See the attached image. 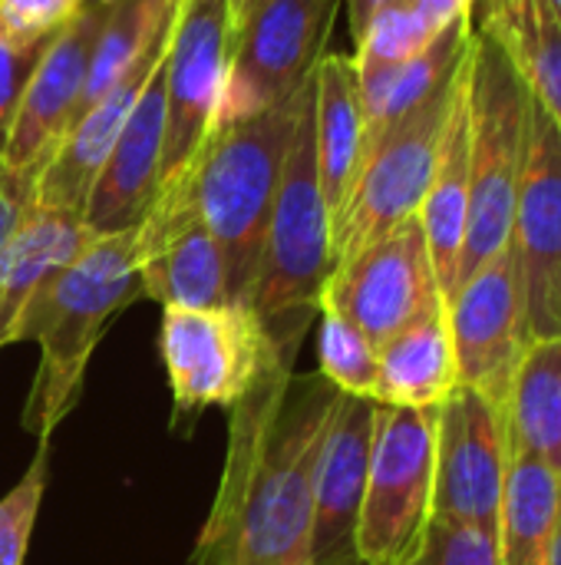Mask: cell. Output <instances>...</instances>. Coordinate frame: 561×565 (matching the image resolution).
Segmentation results:
<instances>
[{
    "mask_svg": "<svg viewBox=\"0 0 561 565\" xmlns=\"http://www.w3.org/2000/svg\"><path fill=\"white\" fill-rule=\"evenodd\" d=\"M86 0H0V36L17 46H43Z\"/></svg>",
    "mask_w": 561,
    "mask_h": 565,
    "instance_id": "cell-33",
    "label": "cell"
},
{
    "mask_svg": "<svg viewBox=\"0 0 561 565\" xmlns=\"http://www.w3.org/2000/svg\"><path fill=\"white\" fill-rule=\"evenodd\" d=\"M337 10L341 0L251 3L231 30L228 79L215 126L265 113L301 93L324 56Z\"/></svg>",
    "mask_w": 561,
    "mask_h": 565,
    "instance_id": "cell-9",
    "label": "cell"
},
{
    "mask_svg": "<svg viewBox=\"0 0 561 565\" xmlns=\"http://www.w3.org/2000/svg\"><path fill=\"white\" fill-rule=\"evenodd\" d=\"M456 384L460 381L446 305L427 311L377 348V404L427 411L440 407Z\"/></svg>",
    "mask_w": 561,
    "mask_h": 565,
    "instance_id": "cell-22",
    "label": "cell"
},
{
    "mask_svg": "<svg viewBox=\"0 0 561 565\" xmlns=\"http://www.w3.org/2000/svg\"><path fill=\"white\" fill-rule=\"evenodd\" d=\"M103 17L106 0H86L79 13L66 26H60L36 53V63L23 83L20 103L7 126V139L0 149L3 169L36 182L60 139L76 122Z\"/></svg>",
    "mask_w": 561,
    "mask_h": 565,
    "instance_id": "cell-15",
    "label": "cell"
},
{
    "mask_svg": "<svg viewBox=\"0 0 561 565\" xmlns=\"http://www.w3.org/2000/svg\"><path fill=\"white\" fill-rule=\"evenodd\" d=\"M549 3L555 7V13H559V17H561V0H549Z\"/></svg>",
    "mask_w": 561,
    "mask_h": 565,
    "instance_id": "cell-40",
    "label": "cell"
},
{
    "mask_svg": "<svg viewBox=\"0 0 561 565\" xmlns=\"http://www.w3.org/2000/svg\"><path fill=\"white\" fill-rule=\"evenodd\" d=\"M89 228L76 215L30 205L0 255V351L13 344L17 321L33 291L60 271L86 242Z\"/></svg>",
    "mask_w": 561,
    "mask_h": 565,
    "instance_id": "cell-23",
    "label": "cell"
},
{
    "mask_svg": "<svg viewBox=\"0 0 561 565\" xmlns=\"http://www.w3.org/2000/svg\"><path fill=\"white\" fill-rule=\"evenodd\" d=\"M321 331H317V371L350 397H370L377 387V348L367 334L341 315L334 305H317Z\"/></svg>",
    "mask_w": 561,
    "mask_h": 565,
    "instance_id": "cell-29",
    "label": "cell"
},
{
    "mask_svg": "<svg viewBox=\"0 0 561 565\" xmlns=\"http://www.w3.org/2000/svg\"><path fill=\"white\" fill-rule=\"evenodd\" d=\"M321 301L347 315L374 348L446 305L420 218H407L354 258L341 262L331 271Z\"/></svg>",
    "mask_w": 561,
    "mask_h": 565,
    "instance_id": "cell-13",
    "label": "cell"
},
{
    "mask_svg": "<svg viewBox=\"0 0 561 565\" xmlns=\"http://www.w3.org/2000/svg\"><path fill=\"white\" fill-rule=\"evenodd\" d=\"M463 63L453 79L443 83L430 99H423L417 109H410L387 129L367 136L354 185L331 222L334 268L420 212L433 179L453 96L463 79Z\"/></svg>",
    "mask_w": 561,
    "mask_h": 565,
    "instance_id": "cell-6",
    "label": "cell"
},
{
    "mask_svg": "<svg viewBox=\"0 0 561 565\" xmlns=\"http://www.w3.org/2000/svg\"><path fill=\"white\" fill-rule=\"evenodd\" d=\"M410 3L427 20V26L440 33L443 26L463 20V17H473V10H476L479 0H410Z\"/></svg>",
    "mask_w": 561,
    "mask_h": 565,
    "instance_id": "cell-36",
    "label": "cell"
},
{
    "mask_svg": "<svg viewBox=\"0 0 561 565\" xmlns=\"http://www.w3.org/2000/svg\"><path fill=\"white\" fill-rule=\"evenodd\" d=\"M561 477L546 463L509 454L506 493L499 513V565H549L559 516Z\"/></svg>",
    "mask_w": 561,
    "mask_h": 565,
    "instance_id": "cell-27",
    "label": "cell"
},
{
    "mask_svg": "<svg viewBox=\"0 0 561 565\" xmlns=\"http://www.w3.org/2000/svg\"><path fill=\"white\" fill-rule=\"evenodd\" d=\"M364 146L367 116L357 60L347 53H324L314 70V156L331 222L354 185Z\"/></svg>",
    "mask_w": 561,
    "mask_h": 565,
    "instance_id": "cell-21",
    "label": "cell"
},
{
    "mask_svg": "<svg viewBox=\"0 0 561 565\" xmlns=\"http://www.w3.org/2000/svg\"><path fill=\"white\" fill-rule=\"evenodd\" d=\"M30 205H33V179L0 166V255Z\"/></svg>",
    "mask_w": 561,
    "mask_h": 565,
    "instance_id": "cell-35",
    "label": "cell"
},
{
    "mask_svg": "<svg viewBox=\"0 0 561 565\" xmlns=\"http://www.w3.org/2000/svg\"><path fill=\"white\" fill-rule=\"evenodd\" d=\"M473 30H476L473 17H463V20L443 26L417 56H410L397 66L357 70L364 116H367V136L387 129L390 122H397L400 116L417 109L423 99H430L443 83H450L473 43Z\"/></svg>",
    "mask_w": 561,
    "mask_h": 565,
    "instance_id": "cell-24",
    "label": "cell"
},
{
    "mask_svg": "<svg viewBox=\"0 0 561 565\" xmlns=\"http://www.w3.org/2000/svg\"><path fill=\"white\" fill-rule=\"evenodd\" d=\"M228 3H231V20H238V17H241L251 3H258V0H228Z\"/></svg>",
    "mask_w": 561,
    "mask_h": 565,
    "instance_id": "cell-39",
    "label": "cell"
},
{
    "mask_svg": "<svg viewBox=\"0 0 561 565\" xmlns=\"http://www.w3.org/2000/svg\"><path fill=\"white\" fill-rule=\"evenodd\" d=\"M470 99V222L456 288L479 265L499 255L513 235V215L529 149L532 93L509 53L483 30H473L466 60Z\"/></svg>",
    "mask_w": 561,
    "mask_h": 565,
    "instance_id": "cell-5",
    "label": "cell"
},
{
    "mask_svg": "<svg viewBox=\"0 0 561 565\" xmlns=\"http://www.w3.org/2000/svg\"><path fill=\"white\" fill-rule=\"evenodd\" d=\"M436 407L377 404L367 487L357 520L360 565H400L420 546L433 520Z\"/></svg>",
    "mask_w": 561,
    "mask_h": 565,
    "instance_id": "cell-8",
    "label": "cell"
},
{
    "mask_svg": "<svg viewBox=\"0 0 561 565\" xmlns=\"http://www.w3.org/2000/svg\"><path fill=\"white\" fill-rule=\"evenodd\" d=\"M483 26L561 129V17L549 0H483Z\"/></svg>",
    "mask_w": 561,
    "mask_h": 565,
    "instance_id": "cell-25",
    "label": "cell"
},
{
    "mask_svg": "<svg viewBox=\"0 0 561 565\" xmlns=\"http://www.w3.org/2000/svg\"><path fill=\"white\" fill-rule=\"evenodd\" d=\"M509 245L519 268L526 344L561 338V129L536 99Z\"/></svg>",
    "mask_w": 561,
    "mask_h": 565,
    "instance_id": "cell-12",
    "label": "cell"
},
{
    "mask_svg": "<svg viewBox=\"0 0 561 565\" xmlns=\"http://www.w3.org/2000/svg\"><path fill=\"white\" fill-rule=\"evenodd\" d=\"M308 83L301 93L265 113L218 122L198 156L188 162L198 212L225 252L231 305H251L271 202L294 139Z\"/></svg>",
    "mask_w": 561,
    "mask_h": 565,
    "instance_id": "cell-3",
    "label": "cell"
},
{
    "mask_svg": "<svg viewBox=\"0 0 561 565\" xmlns=\"http://www.w3.org/2000/svg\"><path fill=\"white\" fill-rule=\"evenodd\" d=\"M446 321L456 354V381L506 411L526 351L522 295L513 245H506L466 281H460V288L446 301Z\"/></svg>",
    "mask_w": 561,
    "mask_h": 565,
    "instance_id": "cell-16",
    "label": "cell"
},
{
    "mask_svg": "<svg viewBox=\"0 0 561 565\" xmlns=\"http://www.w3.org/2000/svg\"><path fill=\"white\" fill-rule=\"evenodd\" d=\"M165 56L149 73L126 116V126L93 182L83 209V225L89 235H112L136 228L162 189L165 159Z\"/></svg>",
    "mask_w": 561,
    "mask_h": 565,
    "instance_id": "cell-18",
    "label": "cell"
},
{
    "mask_svg": "<svg viewBox=\"0 0 561 565\" xmlns=\"http://www.w3.org/2000/svg\"><path fill=\"white\" fill-rule=\"evenodd\" d=\"M509 470L506 411L473 387L456 384L436 407L433 437V520L499 533Z\"/></svg>",
    "mask_w": 561,
    "mask_h": 565,
    "instance_id": "cell-10",
    "label": "cell"
},
{
    "mask_svg": "<svg viewBox=\"0 0 561 565\" xmlns=\"http://www.w3.org/2000/svg\"><path fill=\"white\" fill-rule=\"evenodd\" d=\"M179 0H106L89 73L79 99V113L106 96L172 26Z\"/></svg>",
    "mask_w": 561,
    "mask_h": 565,
    "instance_id": "cell-28",
    "label": "cell"
},
{
    "mask_svg": "<svg viewBox=\"0 0 561 565\" xmlns=\"http://www.w3.org/2000/svg\"><path fill=\"white\" fill-rule=\"evenodd\" d=\"M159 348L175 404L172 427L182 434L208 407L228 411L241 401L265 367L281 358L248 305L162 308Z\"/></svg>",
    "mask_w": 561,
    "mask_h": 565,
    "instance_id": "cell-7",
    "label": "cell"
},
{
    "mask_svg": "<svg viewBox=\"0 0 561 565\" xmlns=\"http://www.w3.org/2000/svg\"><path fill=\"white\" fill-rule=\"evenodd\" d=\"M136 258L142 298L162 308L231 305L225 252L198 212L188 169L159 189L136 225Z\"/></svg>",
    "mask_w": 561,
    "mask_h": 565,
    "instance_id": "cell-14",
    "label": "cell"
},
{
    "mask_svg": "<svg viewBox=\"0 0 561 565\" xmlns=\"http://www.w3.org/2000/svg\"><path fill=\"white\" fill-rule=\"evenodd\" d=\"M470 60V53H466ZM430 262L440 281L443 298L456 291V271H460V255L466 242V222H470V99H466V63H463V79L453 96V109L440 139L436 166L430 189L423 195V205L417 212Z\"/></svg>",
    "mask_w": 561,
    "mask_h": 565,
    "instance_id": "cell-20",
    "label": "cell"
},
{
    "mask_svg": "<svg viewBox=\"0 0 561 565\" xmlns=\"http://www.w3.org/2000/svg\"><path fill=\"white\" fill-rule=\"evenodd\" d=\"M136 298H142L136 228L93 235L33 291L13 344L33 341L40 348V367L23 407V427L36 440H53V430L76 407L96 344Z\"/></svg>",
    "mask_w": 561,
    "mask_h": 565,
    "instance_id": "cell-2",
    "label": "cell"
},
{
    "mask_svg": "<svg viewBox=\"0 0 561 565\" xmlns=\"http://www.w3.org/2000/svg\"><path fill=\"white\" fill-rule=\"evenodd\" d=\"M433 36L436 30L427 26V20L413 10L410 0H390L357 33V53H354L357 70L397 66L417 56Z\"/></svg>",
    "mask_w": 561,
    "mask_h": 565,
    "instance_id": "cell-30",
    "label": "cell"
},
{
    "mask_svg": "<svg viewBox=\"0 0 561 565\" xmlns=\"http://www.w3.org/2000/svg\"><path fill=\"white\" fill-rule=\"evenodd\" d=\"M165 46H169V33L106 96H99L93 106H86L76 116V122L60 139V146L53 149V156L46 159V166L40 169V175L33 182V205L83 218L93 182L103 172L116 139L126 126V116L136 106L139 89L145 86L149 73L159 66V60L165 56Z\"/></svg>",
    "mask_w": 561,
    "mask_h": 565,
    "instance_id": "cell-19",
    "label": "cell"
},
{
    "mask_svg": "<svg viewBox=\"0 0 561 565\" xmlns=\"http://www.w3.org/2000/svg\"><path fill=\"white\" fill-rule=\"evenodd\" d=\"M231 3L179 0L165 46V159L162 185L188 169L205 146L231 60Z\"/></svg>",
    "mask_w": 561,
    "mask_h": 565,
    "instance_id": "cell-11",
    "label": "cell"
},
{
    "mask_svg": "<svg viewBox=\"0 0 561 565\" xmlns=\"http://www.w3.org/2000/svg\"><path fill=\"white\" fill-rule=\"evenodd\" d=\"M400 565H499V550L493 533L430 520L420 546Z\"/></svg>",
    "mask_w": 561,
    "mask_h": 565,
    "instance_id": "cell-32",
    "label": "cell"
},
{
    "mask_svg": "<svg viewBox=\"0 0 561 565\" xmlns=\"http://www.w3.org/2000/svg\"><path fill=\"white\" fill-rule=\"evenodd\" d=\"M50 480V440H36V454L20 483L0 497V565H23L36 513Z\"/></svg>",
    "mask_w": 561,
    "mask_h": 565,
    "instance_id": "cell-31",
    "label": "cell"
},
{
    "mask_svg": "<svg viewBox=\"0 0 561 565\" xmlns=\"http://www.w3.org/2000/svg\"><path fill=\"white\" fill-rule=\"evenodd\" d=\"M334 271L331 209L324 202L314 156V76L294 126V139L271 202L251 311L281 358L298 361L308 324L317 318L321 291Z\"/></svg>",
    "mask_w": 561,
    "mask_h": 565,
    "instance_id": "cell-4",
    "label": "cell"
},
{
    "mask_svg": "<svg viewBox=\"0 0 561 565\" xmlns=\"http://www.w3.org/2000/svg\"><path fill=\"white\" fill-rule=\"evenodd\" d=\"M390 0H347V17H350V30H354V40H357V33L367 26V20L380 10V7H387Z\"/></svg>",
    "mask_w": 561,
    "mask_h": 565,
    "instance_id": "cell-37",
    "label": "cell"
},
{
    "mask_svg": "<svg viewBox=\"0 0 561 565\" xmlns=\"http://www.w3.org/2000/svg\"><path fill=\"white\" fill-rule=\"evenodd\" d=\"M341 397L278 358L228 407L225 470L188 565H311L314 473Z\"/></svg>",
    "mask_w": 561,
    "mask_h": 565,
    "instance_id": "cell-1",
    "label": "cell"
},
{
    "mask_svg": "<svg viewBox=\"0 0 561 565\" xmlns=\"http://www.w3.org/2000/svg\"><path fill=\"white\" fill-rule=\"evenodd\" d=\"M40 50L43 46H17V43L0 36V149H3L7 126L13 119V109L20 103L23 83H26Z\"/></svg>",
    "mask_w": 561,
    "mask_h": 565,
    "instance_id": "cell-34",
    "label": "cell"
},
{
    "mask_svg": "<svg viewBox=\"0 0 561 565\" xmlns=\"http://www.w3.org/2000/svg\"><path fill=\"white\" fill-rule=\"evenodd\" d=\"M549 565H561V500H559V516H555V533H552V553H549Z\"/></svg>",
    "mask_w": 561,
    "mask_h": 565,
    "instance_id": "cell-38",
    "label": "cell"
},
{
    "mask_svg": "<svg viewBox=\"0 0 561 565\" xmlns=\"http://www.w3.org/2000/svg\"><path fill=\"white\" fill-rule=\"evenodd\" d=\"M377 401L344 394L314 473V520H311V565H360L357 520L367 487Z\"/></svg>",
    "mask_w": 561,
    "mask_h": 565,
    "instance_id": "cell-17",
    "label": "cell"
},
{
    "mask_svg": "<svg viewBox=\"0 0 561 565\" xmlns=\"http://www.w3.org/2000/svg\"><path fill=\"white\" fill-rule=\"evenodd\" d=\"M506 434L509 454L532 457L561 477V338L526 344L506 404Z\"/></svg>",
    "mask_w": 561,
    "mask_h": 565,
    "instance_id": "cell-26",
    "label": "cell"
}]
</instances>
